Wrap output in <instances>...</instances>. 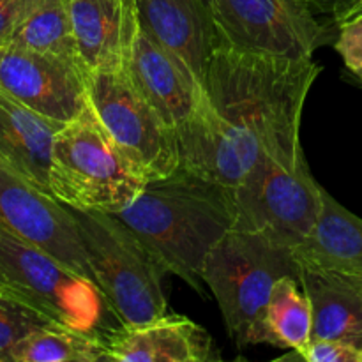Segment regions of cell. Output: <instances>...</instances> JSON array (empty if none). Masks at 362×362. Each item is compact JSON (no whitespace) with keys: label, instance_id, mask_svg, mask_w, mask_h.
<instances>
[{"label":"cell","instance_id":"cell-12","mask_svg":"<svg viewBox=\"0 0 362 362\" xmlns=\"http://www.w3.org/2000/svg\"><path fill=\"white\" fill-rule=\"evenodd\" d=\"M173 131L179 168L232 191L244 182L262 154L257 141L212 105L205 88L193 113Z\"/></svg>","mask_w":362,"mask_h":362},{"label":"cell","instance_id":"cell-19","mask_svg":"<svg viewBox=\"0 0 362 362\" xmlns=\"http://www.w3.org/2000/svg\"><path fill=\"white\" fill-rule=\"evenodd\" d=\"M313 310V339H339L362 349V278L300 269Z\"/></svg>","mask_w":362,"mask_h":362},{"label":"cell","instance_id":"cell-17","mask_svg":"<svg viewBox=\"0 0 362 362\" xmlns=\"http://www.w3.org/2000/svg\"><path fill=\"white\" fill-rule=\"evenodd\" d=\"M62 126L0 92V163L49 193L53 140Z\"/></svg>","mask_w":362,"mask_h":362},{"label":"cell","instance_id":"cell-9","mask_svg":"<svg viewBox=\"0 0 362 362\" xmlns=\"http://www.w3.org/2000/svg\"><path fill=\"white\" fill-rule=\"evenodd\" d=\"M87 85L98 119L148 180L179 170L175 131L136 90L126 69L87 74Z\"/></svg>","mask_w":362,"mask_h":362},{"label":"cell","instance_id":"cell-14","mask_svg":"<svg viewBox=\"0 0 362 362\" xmlns=\"http://www.w3.org/2000/svg\"><path fill=\"white\" fill-rule=\"evenodd\" d=\"M124 69L136 90L173 129L193 113L204 95V87L189 67L141 27Z\"/></svg>","mask_w":362,"mask_h":362},{"label":"cell","instance_id":"cell-8","mask_svg":"<svg viewBox=\"0 0 362 362\" xmlns=\"http://www.w3.org/2000/svg\"><path fill=\"white\" fill-rule=\"evenodd\" d=\"M223 45L243 52L306 60L332 30L308 0H207Z\"/></svg>","mask_w":362,"mask_h":362},{"label":"cell","instance_id":"cell-25","mask_svg":"<svg viewBox=\"0 0 362 362\" xmlns=\"http://www.w3.org/2000/svg\"><path fill=\"white\" fill-rule=\"evenodd\" d=\"M306 362H362V349L339 339H311L300 352H292L285 359Z\"/></svg>","mask_w":362,"mask_h":362},{"label":"cell","instance_id":"cell-7","mask_svg":"<svg viewBox=\"0 0 362 362\" xmlns=\"http://www.w3.org/2000/svg\"><path fill=\"white\" fill-rule=\"evenodd\" d=\"M0 293L53 322L94 332L106 304L99 286L0 225Z\"/></svg>","mask_w":362,"mask_h":362},{"label":"cell","instance_id":"cell-1","mask_svg":"<svg viewBox=\"0 0 362 362\" xmlns=\"http://www.w3.org/2000/svg\"><path fill=\"white\" fill-rule=\"evenodd\" d=\"M320 71L313 59H283L221 45L204 88L212 105L257 141L262 154H292L303 148L304 103Z\"/></svg>","mask_w":362,"mask_h":362},{"label":"cell","instance_id":"cell-3","mask_svg":"<svg viewBox=\"0 0 362 362\" xmlns=\"http://www.w3.org/2000/svg\"><path fill=\"white\" fill-rule=\"evenodd\" d=\"M147 182L148 177L113 140L90 103L55 134L49 193L71 209L119 214L134 204Z\"/></svg>","mask_w":362,"mask_h":362},{"label":"cell","instance_id":"cell-2","mask_svg":"<svg viewBox=\"0 0 362 362\" xmlns=\"http://www.w3.org/2000/svg\"><path fill=\"white\" fill-rule=\"evenodd\" d=\"M152 251L168 274L200 290L212 247L235 226L233 191L179 168L148 180L131 207L115 214Z\"/></svg>","mask_w":362,"mask_h":362},{"label":"cell","instance_id":"cell-18","mask_svg":"<svg viewBox=\"0 0 362 362\" xmlns=\"http://www.w3.org/2000/svg\"><path fill=\"white\" fill-rule=\"evenodd\" d=\"M293 257L300 267L362 278V219L324 189L317 223Z\"/></svg>","mask_w":362,"mask_h":362},{"label":"cell","instance_id":"cell-28","mask_svg":"<svg viewBox=\"0 0 362 362\" xmlns=\"http://www.w3.org/2000/svg\"><path fill=\"white\" fill-rule=\"evenodd\" d=\"M2 285H4V281H2V274H0V290H2Z\"/></svg>","mask_w":362,"mask_h":362},{"label":"cell","instance_id":"cell-16","mask_svg":"<svg viewBox=\"0 0 362 362\" xmlns=\"http://www.w3.org/2000/svg\"><path fill=\"white\" fill-rule=\"evenodd\" d=\"M110 361L207 362L214 359L211 336L186 317L165 315L140 325H122L108 339Z\"/></svg>","mask_w":362,"mask_h":362},{"label":"cell","instance_id":"cell-20","mask_svg":"<svg viewBox=\"0 0 362 362\" xmlns=\"http://www.w3.org/2000/svg\"><path fill=\"white\" fill-rule=\"evenodd\" d=\"M313 339V310L300 278L285 276L272 288L255 345L269 343L279 349L300 352Z\"/></svg>","mask_w":362,"mask_h":362},{"label":"cell","instance_id":"cell-6","mask_svg":"<svg viewBox=\"0 0 362 362\" xmlns=\"http://www.w3.org/2000/svg\"><path fill=\"white\" fill-rule=\"evenodd\" d=\"M322 191L303 148L292 154L264 152L233 191L237 207L233 228L264 233L293 250L317 223Z\"/></svg>","mask_w":362,"mask_h":362},{"label":"cell","instance_id":"cell-5","mask_svg":"<svg viewBox=\"0 0 362 362\" xmlns=\"http://www.w3.org/2000/svg\"><path fill=\"white\" fill-rule=\"evenodd\" d=\"M94 283L122 325L168 315L163 278L168 272L115 214L73 209Z\"/></svg>","mask_w":362,"mask_h":362},{"label":"cell","instance_id":"cell-21","mask_svg":"<svg viewBox=\"0 0 362 362\" xmlns=\"http://www.w3.org/2000/svg\"><path fill=\"white\" fill-rule=\"evenodd\" d=\"M13 362H98L110 361L106 341L88 331L64 324H46L14 345Z\"/></svg>","mask_w":362,"mask_h":362},{"label":"cell","instance_id":"cell-23","mask_svg":"<svg viewBox=\"0 0 362 362\" xmlns=\"http://www.w3.org/2000/svg\"><path fill=\"white\" fill-rule=\"evenodd\" d=\"M46 324H53L52 318L0 293V362H13L11 354L14 345L28 332Z\"/></svg>","mask_w":362,"mask_h":362},{"label":"cell","instance_id":"cell-11","mask_svg":"<svg viewBox=\"0 0 362 362\" xmlns=\"http://www.w3.org/2000/svg\"><path fill=\"white\" fill-rule=\"evenodd\" d=\"M0 92L60 124L88 106L87 74L76 60L13 42L0 48Z\"/></svg>","mask_w":362,"mask_h":362},{"label":"cell","instance_id":"cell-13","mask_svg":"<svg viewBox=\"0 0 362 362\" xmlns=\"http://www.w3.org/2000/svg\"><path fill=\"white\" fill-rule=\"evenodd\" d=\"M140 27L179 57L202 87L216 49L223 45L207 0H136Z\"/></svg>","mask_w":362,"mask_h":362},{"label":"cell","instance_id":"cell-24","mask_svg":"<svg viewBox=\"0 0 362 362\" xmlns=\"http://www.w3.org/2000/svg\"><path fill=\"white\" fill-rule=\"evenodd\" d=\"M336 52L346 69L362 81V9L338 25Z\"/></svg>","mask_w":362,"mask_h":362},{"label":"cell","instance_id":"cell-22","mask_svg":"<svg viewBox=\"0 0 362 362\" xmlns=\"http://www.w3.org/2000/svg\"><path fill=\"white\" fill-rule=\"evenodd\" d=\"M11 42L78 62L69 2L67 0H32Z\"/></svg>","mask_w":362,"mask_h":362},{"label":"cell","instance_id":"cell-15","mask_svg":"<svg viewBox=\"0 0 362 362\" xmlns=\"http://www.w3.org/2000/svg\"><path fill=\"white\" fill-rule=\"evenodd\" d=\"M76 59L85 74L126 67L138 21L136 0H67Z\"/></svg>","mask_w":362,"mask_h":362},{"label":"cell","instance_id":"cell-10","mask_svg":"<svg viewBox=\"0 0 362 362\" xmlns=\"http://www.w3.org/2000/svg\"><path fill=\"white\" fill-rule=\"evenodd\" d=\"M0 225L94 281L76 216L69 205L0 163Z\"/></svg>","mask_w":362,"mask_h":362},{"label":"cell","instance_id":"cell-4","mask_svg":"<svg viewBox=\"0 0 362 362\" xmlns=\"http://www.w3.org/2000/svg\"><path fill=\"white\" fill-rule=\"evenodd\" d=\"M300 269L292 247L251 230L232 228L212 247L202 281L211 288L237 346L255 345L274 285L285 276L300 278Z\"/></svg>","mask_w":362,"mask_h":362},{"label":"cell","instance_id":"cell-26","mask_svg":"<svg viewBox=\"0 0 362 362\" xmlns=\"http://www.w3.org/2000/svg\"><path fill=\"white\" fill-rule=\"evenodd\" d=\"M32 0H0V48L13 41L16 27Z\"/></svg>","mask_w":362,"mask_h":362},{"label":"cell","instance_id":"cell-27","mask_svg":"<svg viewBox=\"0 0 362 362\" xmlns=\"http://www.w3.org/2000/svg\"><path fill=\"white\" fill-rule=\"evenodd\" d=\"M308 4L318 16L322 18V14H327L336 25L362 9V0H308Z\"/></svg>","mask_w":362,"mask_h":362}]
</instances>
